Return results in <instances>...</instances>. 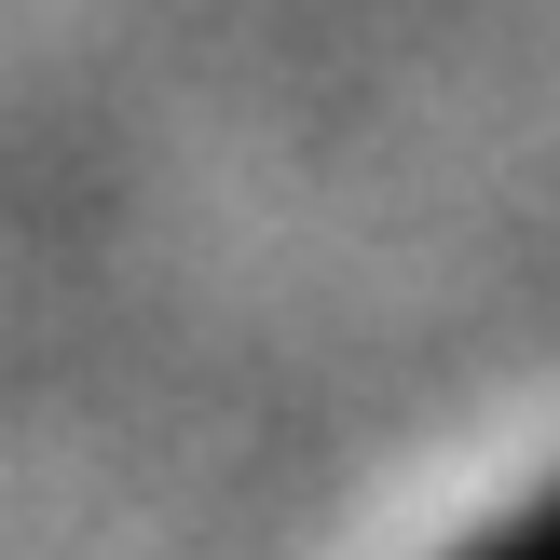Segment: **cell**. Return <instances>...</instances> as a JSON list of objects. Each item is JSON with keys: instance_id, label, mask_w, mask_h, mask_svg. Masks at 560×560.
Segmentation results:
<instances>
[{"instance_id": "6da1fadb", "label": "cell", "mask_w": 560, "mask_h": 560, "mask_svg": "<svg viewBox=\"0 0 560 560\" xmlns=\"http://www.w3.org/2000/svg\"><path fill=\"white\" fill-rule=\"evenodd\" d=\"M452 560H560V479L534 492V506H506L479 547H452Z\"/></svg>"}]
</instances>
